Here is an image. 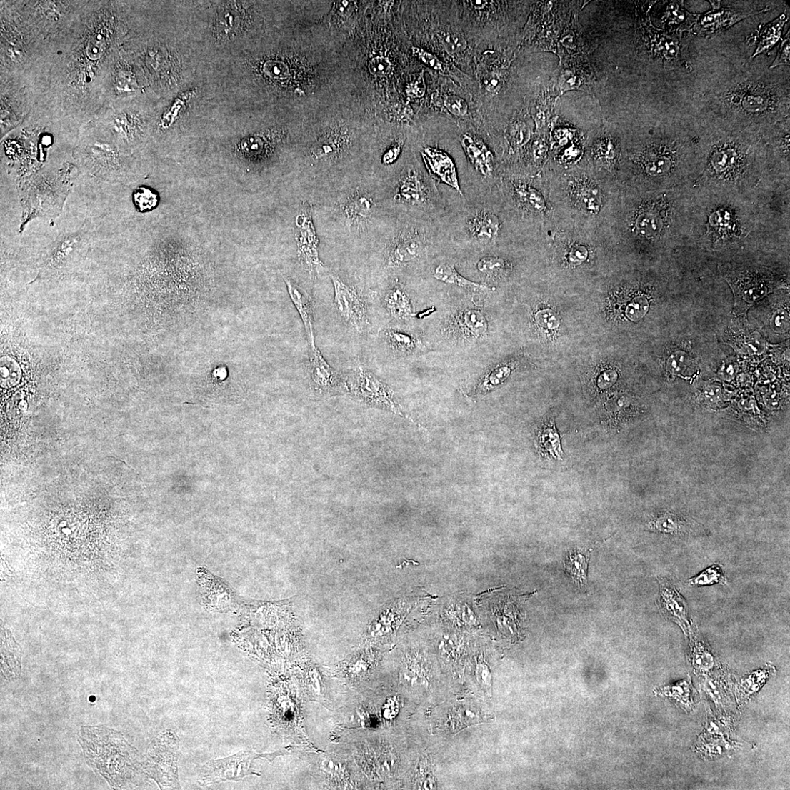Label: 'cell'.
<instances>
[{"label":"cell","instance_id":"obj_1","mask_svg":"<svg viewBox=\"0 0 790 790\" xmlns=\"http://www.w3.org/2000/svg\"><path fill=\"white\" fill-rule=\"evenodd\" d=\"M748 62L714 79L701 94L706 123L759 134L789 117V69Z\"/></svg>","mask_w":790,"mask_h":790},{"label":"cell","instance_id":"obj_2","mask_svg":"<svg viewBox=\"0 0 790 790\" xmlns=\"http://www.w3.org/2000/svg\"><path fill=\"white\" fill-rule=\"evenodd\" d=\"M697 133L696 178L690 189L756 198L778 182L759 133L708 123Z\"/></svg>","mask_w":790,"mask_h":790},{"label":"cell","instance_id":"obj_3","mask_svg":"<svg viewBox=\"0 0 790 790\" xmlns=\"http://www.w3.org/2000/svg\"><path fill=\"white\" fill-rule=\"evenodd\" d=\"M690 189L691 202L684 244L724 252L746 250L764 239V212L756 198Z\"/></svg>","mask_w":790,"mask_h":790},{"label":"cell","instance_id":"obj_4","mask_svg":"<svg viewBox=\"0 0 790 790\" xmlns=\"http://www.w3.org/2000/svg\"><path fill=\"white\" fill-rule=\"evenodd\" d=\"M697 129L676 123L643 139L627 154L629 177L639 191L690 188L696 178Z\"/></svg>","mask_w":790,"mask_h":790},{"label":"cell","instance_id":"obj_5","mask_svg":"<svg viewBox=\"0 0 790 790\" xmlns=\"http://www.w3.org/2000/svg\"><path fill=\"white\" fill-rule=\"evenodd\" d=\"M640 191L631 200L626 216L628 239L651 247L682 246L688 229L691 189Z\"/></svg>","mask_w":790,"mask_h":790},{"label":"cell","instance_id":"obj_6","mask_svg":"<svg viewBox=\"0 0 790 790\" xmlns=\"http://www.w3.org/2000/svg\"><path fill=\"white\" fill-rule=\"evenodd\" d=\"M735 297L734 314L746 315L748 310L769 294L788 288L781 276L767 267L748 266L726 269L722 275Z\"/></svg>","mask_w":790,"mask_h":790},{"label":"cell","instance_id":"obj_7","mask_svg":"<svg viewBox=\"0 0 790 790\" xmlns=\"http://www.w3.org/2000/svg\"><path fill=\"white\" fill-rule=\"evenodd\" d=\"M290 754L286 750L268 754H258L252 751H241L229 757L206 763L201 769L198 782L201 786H209L227 781H237L251 775L260 776L252 769L255 759L263 757L272 761L279 756Z\"/></svg>","mask_w":790,"mask_h":790},{"label":"cell","instance_id":"obj_8","mask_svg":"<svg viewBox=\"0 0 790 790\" xmlns=\"http://www.w3.org/2000/svg\"><path fill=\"white\" fill-rule=\"evenodd\" d=\"M334 286V309L346 326L358 333L371 327L369 303L363 293L336 276H331Z\"/></svg>","mask_w":790,"mask_h":790},{"label":"cell","instance_id":"obj_9","mask_svg":"<svg viewBox=\"0 0 790 790\" xmlns=\"http://www.w3.org/2000/svg\"><path fill=\"white\" fill-rule=\"evenodd\" d=\"M790 117L759 133L767 149L771 171L774 179L789 184Z\"/></svg>","mask_w":790,"mask_h":790},{"label":"cell","instance_id":"obj_10","mask_svg":"<svg viewBox=\"0 0 790 790\" xmlns=\"http://www.w3.org/2000/svg\"><path fill=\"white\" fill-rule=\"evenodd\" d=\"M346 382L361 401L403 415L399 405L394 401L391 391L372 373L358 369L346 377Z\"/></svg>","mask_w":790,"mask_h":790},{"label":"cell","instance_id":"obj_11","mask_svg":"<svg viewBox=\"0 0 790 790\" xmlns=\"http://www.w3.org/2000/svg\"><path fill=\"white\" fill-rule=\"evenodd\" d=\"M711 3L712 6L711 11L704 14L696 15L690 30L693 34L711 36L721 33L746 18L769 11V7L761 10L722 8L721 1H711Z\"/></svg>","mask_w":790,"mask_h":790},{"label":"cell","instance_id":"obj_12","mask_svg":"<svg viewBox=\"0 0 790 790\" xmlns=\"http://www.w3.org/2000/svg\"><path fill=\"white\" fill-rule=\"evenodd\" d=\"M296 224L299 259L311 276L316 278L323 264L319 256L318 240L309 207L302 208Z\"/></svg>","mask_w":790,"mask_h":790},{"label":"cell","instance_id":"obj_13","mask_svg":"<svg viewBox=\"0 0 790 790\" xmlns=\"http://www.w3.org/2000/svg\"><path fill=\"white\" fill-rule=\"evenodd\" d=\"M310 371L314 389L319 393L347 388L346 378H343L325 360L315 344L310 345Z\"/></svg>","mask_w":790,"mask_h":790},{"label":"cell","instance_id":"obj_14","mask_svg":"<svg viewBox=\"0 0 790 790\" xmlns=\"http://www.w3.org/2000/svg\"><path fill=\"white\" fill-rule=\"evenodd\" d=\"M92 157L93 161L87 166L90 174L107 181L115 182L123 179L121 178L124 176V174L121 164L117 161L115 149L109 144L94 142Z\"/></svg>","mask_w":790,"mask_h":790},{"label":"cell","instance_id":"obj_15","mask_svg":"<svg viewBox=\"0 0 790 790\" xmlns=\"http://www.w3.org/2000/svg\"><path fill=\"white\" fill-rule=\"evenodd\" d=\"M421 155L425 165L436 179L463 196L454 164L444 151L428 147L424 149Z\"/></svg>","mask_w":790,"mask_h":790},{"label":"cell","instance_id":"obj_16","mask_svg":"<svg viewBox=\"0 0 790 790\" xmlns=\"http://www.w3.org/2000/svg\"><path fill=\"white\" fill-rule=\"evenodd\" d=\"M659 604L661 611L684 629H689V609L683 596L669 582L660 581Z\"/></svg>","mask_w":790,"mask_h":790},{"label":"cell","instance_id":"obj_17","mask_svg":"<svg viewBox=\"0 0 790 790\" xmlns=\"http://www.w3.org/2000/svg\"><path fill=\"white\" fill-rule=\"evenodd\" d=\"M290 298L298 311L307 334L309 346L315 344L314 331V301L311 296L291 279L284 277Z\"/></svg>","mask_w":790,"mask_h":790},{"label":"cell","instance_id":"obj_18","mask_svg":"<svg viewBox=\"0 0 790 790\" xmlns=\"http://www.w3.org/2000/svg\"><path fill=\"white\" fill-rule=\"evenodd\" d=\"M423 250V242L414 231L400 234L392 243L389 252L390 264L401 266L416 259Z\"/></svg>","mask_w":790,"mask_h":790},{"label":"cell","instance_id":"obj_19","mask_svg":"<svg viewBox=\"0 0 790 790\" xmlns=\"http://www.w3.org/2000/svg\"><path fill=\"white\" fill-rule=\"evenodd\" d=\"M423 179L416 171H409L400 181L397 199L411 205L429 204L432 193Z\"/></svg>","mask_w":790,"mask_h":790},{"label":"cell","instance_id":"obj_20","mask_svg":"<svg viewBox=\"0 0 790 790\" xmlns=\"http://www.w3.org/2000/svg\"><path fill=\"white\" fill-rule=\"evenodd\" d=\"M695 524L683 515L672 512L658 514L648 524L649 530L673 536H687L695 530Z\"/></svg>","mask_w":790,"mask_h":790},{"label":"cell","instance_id":"obj_21","mask_svg":"<svg viewBox=\"0 0 790 790\" xmlns=\"http://www.w3.org/2000/svg\"><path fill=\"white\" fill-rule=\"evenodd\" d=\"M787 20L788 16L784 12L773 21L759 26L754 37L756 48L749 59L769 53L781 39L782 30Z\"/></svg>","mask_w":790,"mask_h":790},{"label":"cell","instance_id":"obj_22","mask_svg":"<svg viewBox=\"0 0 790 790\" xmlns=\"http://www.w3.org/2000/svg\"><path fill=\"white\" fill-rule=\"evenodd\" d=\"M501 223L497 216L488 210L476 212L469 223V231L474 239L491 243L498 238Z\"/></svg>","mask_w":790,"mask_h":790},{"label":"cell","instance_id":"obj_23","mask_svg":"<svg viewBox=\"0 0 790 790\" xmlns=\"http://www.w3.org/2000/svg\"><path fill=\"white\" fill-rule=\"evenodd\" d=\"M536 440L538 450L543 457L555 461H563L564 453L554 420H548L541 424Z\"/></svg>","mask_w":790,"mask_h":790},{"label":"cell","instance_id":"obj_24","mask_svg":"<svg viewBox=\"0 0 790 790\" xmlns=\"http://www.w3.org/2000/svg\"><path fill=\"white\" fill-rule=\"evenodd\" d=\"M663 15L661 22L664 32L681 35L685 31L690 32L696 17L685 9L681 1L670 2Z\"/></svg>","mask_w":790,"mask_h":790},{"label":"cell","instance_id":"obj_25","mask_svg":"<svg viewBox=\"0 0 790 790\" xmlns=\"http://www.w3.org/2000/svg\"><path fill=\"white\" fill-rule=\"evenodd\" d=\"M375 208L374 199L368 194L355 191L344 204V211L349 227L367 221Z\"/></svg>","mask_w":790,"mask_h":790},{"label":"cell","instance_id":"obj_26","mask_svg":"<svg viewBox=\"0 0 790 790\" xmlns=\"http://www.w3.org/2000/svg\"><path fill=\"white\" fill-rule=\"evenodd\" d=\"M461 144L476 170L484 176H491L494 170V159L487 146L468 134L462 136Z\"/></svg>","mask_w":790,"mask_h":790},{"label":"cell","instance_id":"obj_27","mask_svg":"<svg viewBox=\"0 0 790 790\" xmlns=\"http://www.w3.org/2000/svg\"><path fill=\"white\" fill-rule=\"evenodd\" d=\"M454 326L466 338L479 339L488 331V321L484 314L476 310L464 311L455 318Z\"/></svg>","mask_w":790,"mask_h":790},{"label":"cell","instance_id":"obj_28","mask_svg":"<svg viewBox=\"0 0 790 790\" xmlns=\"http://www.w3.org/2000/svg\"><path fill=\"white\" fill-rule=\"evenodd\" d=\"M384 306L395 319H405L414 315V308L408 293L399 285L389 289L384 296Z\"/></svg>","mask_w":790,"mask_h":790},{"label":"cell","instance_id":"obj_29","mask_svg":"<svg viewBox=\"0 0 790 790\" xmlns=\"http://www.w3.org/2000/svg\"><path fill=\"white\" fill-rule=\"evenodd\" d=\"M58 239L54 249L52 257L49 261V266L56 265L64 261L76 249L84 244L88 238L85 231L81 229L77 232L66 234Z\"/></svg>","mask_w":790,"mask_h":790},{"label":"cell","instance_id":"obj_30","mask_svg":"<svg viewBox=\"0 0 790 790\" xmlns=\"http://www.w3.org/2000/svg\"><path fill=\"white\" fill-rule=\"evenodd\" d=\"M434 278L447 284L458 286L470 290H486L484 285L471 282L455 270L453 266L444 264L438 266L434 271Z\"/></svg>","mask_w":790,"mask_h":790},{"label":"cell","instance_id":"obj_31","mask_svg":"<svg viewBox=\"0 0 790 790\" xmlns=\"http://www.w3.org/2000/svg\"><path fill=\"white\" fill-rule=\"evenodd\" d=\"M384 336L390 347L399 354L409 355L418 348V341L411 334L396 329L385 331Z\"/></svg>","mask_w":790,"mask_h":790},{"label":"cell","instance_id":"obj_32","mask_svg":"<svg viewBox=\"0 0 790 790\" xmlns=\"http://www.w3.org/2000/svg\"><path fill=\"white\" fill-rule=\"evenodd\" d=\"M565 569L576 584L586 585L588 581V560L586 556L577 552L569 554L565 560Z\"/></svg>","mask_w":790,"mask_h":790},{"label":"cell","instance_id":"obj_33","mask_svg":"<svg viewBox=\"0 0 790 790\" xmlns=\"http://www.w3.org/2000/svg\"><path fill=\"white\" fill-rule=\"evenodd\" d=\"M726 582L722 567L714 564L705 571L692 577L687 581L691 586H706L714 584H724Z\"/></svg>","mask_w":790,"mask_h":790},{"label":"cell","instance_id":"obj_34","mask_svg":"<svg viewBox=\"0 0 790 790\" xmlns=\"http://www.w3.org/2000/svg\"><path fill=\"white\" fill-rule=\"evenodd\" d=\"M734 347L741 351L751 354H761L766 349V342L758 332L746 334L743 336H736Z\"/></svg>","mask_w":790,"mask_h":790},{"label":"cell","instance_id":"obj_35","mask_svg":"<svg viewBox=\"0 0 790 790\" xmlns=\"http://www.w3.org/2000/svg\"><path fill=\"white\" fill-rule=\"evenodd\" d=\"M516 195L519 201L526 208L534 211H541L544 202L541 194L534 189L521 185L516 188Z\"/></svg>","mask_w":790,"mask_h":790},{"label":"cell","instance_id":"obj_36","mask_svg":"<svg viewBox=\"0 0 790 790\" xmlns=\"http://www.w3.org/2000/svg\"><path fill=\"white\" fill-rule=\"evenodd\" d=\"M477 269L489 277L498 279L505 274L507 265L505 261L499 257L485 256L478 262Z\"/></svg>","mask_w":790,"mask_h":790},{"label":"cell","instance_id":"obj_37","mask_svg":"<svg viewBox=\"0 0 790 790\" xmlns=\"http://www.w3.org/2000/svg\"><path fill=\"white\" fill-rule=\"evenodd\" d=\"M511 369L506 366L499 367L485 374L479 384L480 391H488L496 387L505 381L511 374Z\"/></svg>","mask_w":790,"mask_h":790},{"label":"cell","instance_id":"obj_38","mask_svg":"<svg viewBox=\"0 0 790 790\" xmlns=\"http://www.w3.org/2000/svg\"><path fill=\"white\" fill-rule=\"evenodd\" d=\"M136 206L140 211H146L156 207L159 198L156 194L146 188H139L134 194Z\"/></svg>","mask_w":790,"mask_h":790},{"label":"cell","instance_id":"obj_39","mask_svg":"<svg viewBox=\"0 0 790 790\" xmlns=\"http://www.w3.org/2000/svg\"><path fill=\"white\" fill-rule=\"evenodd\" d=\"M438 36L444 49L449 54L462 52L468 46L465 38L459 34L442 32Z\"/></svg>","mask_w":790,"mask_h":790},{"label":"cell","instance_id":"obj_40","mask_svg":"<svg viewBox=\"0 0 790 790\" xmlns=\"http://www.w3.org/2000/svg\"><path fill=\"white\" fill-rule=\"evenodd\" d=\"M649 301L644 296H637L633 298L629 303L626 314L633 321H637L643 319L649 311Z\"/></svg>","mask_w":790,"mask_h":790},{"label":"cell","instance_id":"obj_41","mask_svg":"<svg viewBox=\"0 0 790 790\" xmlns=\"http://www.w3.org/2000/svg\"><path fill=\"white\" fill-rule=\"evenodd\" d=\"M691 358L684 351H676L667 360L666 369L673 375H682L689 367Z\"/></svg>","mask_w":790,"mask_h":790},{"label":"cell","instance_id":"obj_42","mask_svg":"<svg viewBox=\"0 0 790 790\" xmlns=\"http://www.w3.org/2000/svg\"><path fill=\"white\" fill-rule=\"evenodd\" d=\"M577 195L579 200L584 201L586 207L590 211H596L599 208L601 199L598 191L591 186H581L577 188Z\"/></svg>","mask_w":790,"mask_h":790},{"label":"cell","instance_id":"obj_43","mask_svg":"<svg viewBox=\"0 0 790 790\" xmlns=\"http://www.w3.org/2000/svg\"><path fill=\"white\" fill-rule=\"evenodd\" d=\"M790 31L786 34L780 44L779 50L769 69L779 67H789L790 65Z\"/></svg>","mask_w":790,"mask_h":790},{"label":"cell","instance_id":"obj_44","mask_svg":"<svg viewBox=\"0 0 790 790\" xmlns=\"http://www.w3.org/2000/svg\"><path fill=\"white\" fill-rule=\"evenodd\" d=\"M476 676L481 688L491 697L493 679L489 666L483 661L479 662L476 665Z\"/></svg>","mask_w":790,"mask_h":790},{"label":"cell","instance_id":"obj_45","mask_svg":"<svg viewBox=\"0 0 790 790\" xmlns=\"http://www.w3.org/2000/svg\"><path fill=\"white\" fill-rule=\"evenodd\" d=\"M536 322L544 329H555L559 326V319L556 314L550 310L538 312L535 316Z\"/></svg>","mask_w":790,"mask_h":790},{"label":"cell","instance_id":"obj_46","mask_svg":"<svg viewBox=\"0 0 790 790\" xmlns=\"http://www.w3.org/2000/svg\"><path fill=\"white\" fill-rule=\"evenodd\" d=\"M369 69V71L376 76H386L391 71V64L388 58L377 56L371 60Z\"/></svg>","mask_w":790,"mask_h":790},{"label":"cell","instance_id":"obj_47","mask_svg":"<svg viewBox=\"0 0 790 790\" xmlns=\"http://www.w3.org/2000/svg\"><path fill=\"white\" fill-rule=\"evenodd\" d=\"M444 106L450 113L455 116H463L468 113L469 108L466 102L458 96H446L444 99Z\"/></svg>","mask_w":790,"mask_h":790},{"label":"cell","instance_id":"obj_48","mask_svg":"<svg viewBox=\"0 0 790 790\" xmlns=\"http://www.w3.org/2000/svg\"><path fill=\"white\" fill-rule=\"evenodd\" d=\"M414 54L421 61L423 64L437 71H443L444 66L441 61L434 54L419 48H413Z\"/></svg>","mask_w":790,"mask_h":790},{"label":"cell","instance_id":"obj_49","mask_svg":"<svg viewBox=\"0 0 790 790\" xmlns=\"http://www.w3.org/2000/svg\"><path fill=\"white\" fill-rule=\"evenodd\" d=\"M321 769L331 776H340L344 771V764L336 759L326 758L321 764Z\"/></svg>","mask_w":790,"mask_h":790},{"label":"cell","instance_id":"obj_50","mask_svg":"<svg viewBox=\"0 0 790 790\" xmlns=\"http://www.w3.org/2000/svg\"><path fill=\"white\" fill-rule=\"evenodd\" d=\"M773 326L776 331H786L789 326V314L785 311L777 312L773 317Z\"/></svg>","mask_w":790,"mask_h":790},{"label":"cell","instance_id":"obj_51","mask_svg":"<svg viewBox=\"0 0 790 790\" xmlns=\"http://www.w3.org/2000/svg\"><path fill=\"white\" fill-rule=\"evenodd\" d=\"M425 90H426V85H425L423 74H421L414 83L409 85L407 93L413 98H421L425 94Z\"/></svg>","mask_w":790,"mask_h":790},{"label":"cell","instance_id":"obj_52","mask_svg":"<svg viewBox=\"0 0 790 790\" xmlns=\"http://www.w3.org/2000/svg\"><path fill=\"white\" fill-rule=\"evenodd\" d=\"M618 379V374L614 371H606L602 373L598 379V386L602 389L611 387Z\"/></svg>","mask_w":790,"mask_h":790},{"label":"cell","instance_id":"obj_53","mask_svg":"<svg viewBox=\"0 0 790 790\" xmlns=\"http://www.w3.org/2000/svg\"><path fill=\"white\" fill-rule=\"evenodd\" d=\"M484 85L490 93H496L501 86L500 76L496 73H491L484 79Z\"/></svg>","mask_w":790,"mask_h":790},{"label":"cell","instance_id":"obj_54","mask_svg":"<svg viewBox=\"0 0 790 790\" xmlns=\"http://www.w3.org/2000/svg\"><path fill=\"white\" fill-rule=\"evenodd\" d=\"M511 135L516 144H521L527 141L529 131L524 124H516L511 131Z\"/></svg>","mask_w":790,"mask_h":790},{"label":"cell","instance_id":"obj_55","mask_svg":"<svg viewBox=\"0 0 790 790\" xmlns=\"http://www.w3.org/2000/svg\"><path fill=\"white\" fill-rule=\"evenodd\" d=\"M721 396V389L718 386H709L704 390L703 397L709 404H717Z\"/></svg>","mask_w":790,"mask_h":790},{"label":"cell","instance_id":"obj_56","mask_svg":"<svg viewBox=\"0 0 790 790\" xmlns=\"http://www.w3.org/2000/svg\"><path fill=\"white\" fill-rule=\"evenodd\" d=\"M588 253L585 248L576 247L572 249L570 254V260L574 263H581L586 259Z\"/></svg>","mask_w":790,"mask_h":790},{"label":"cell","instance_id":"obj_57","mask_svg":"<svg viewBox=\"0 0 790 790\" xmlns=\"http://www.w3.org/2000/svg\"><path fill=\"white\" fill-rule=\"evenodd\" d=\"M401 151V146L399 145H395L391 146L384 156V162L386 164L392 163L396 160L399 157Z\"/></svg>","mask_w":790,"mask_h":790},{"label":"cell","instance_id":"obj_58","mask_svg":"<svg viewBox=\"0 0 790 790\" xmlns=\"http://www.w3.org/2000/svg\"><path fill=\"white\" fill-rule=\"evenodd\" d=\"M722 377L725 379H731L734 376V368L732 364H727L722 368Z\"/></svg>","mask_w":790,"mask_h":790},{"label":"cell","instance_id":"obj_59","mask_svg":"<svg viewBox=\"0 0 790 790\" xmlns=\"http://www.w3.org/2000/svg\"><path fill=\"white\" fill-rule=\"evenodd\" d=\"M471 5L476 10H482L489 5L487 1H481V0H476V1H470Z\"/></svg>","mask_w":790,"mask_h":790}]
</instances>
